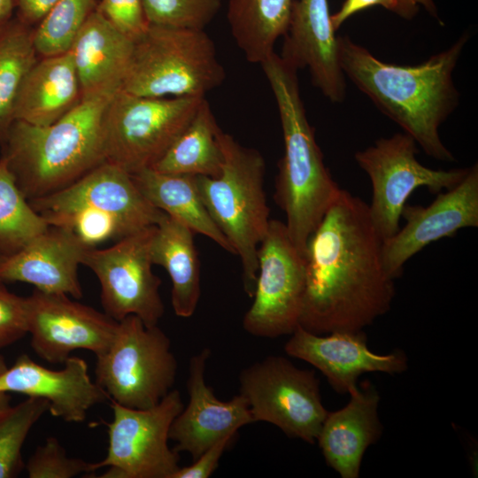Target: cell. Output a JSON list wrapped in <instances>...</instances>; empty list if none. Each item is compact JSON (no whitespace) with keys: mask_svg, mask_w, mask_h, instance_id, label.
<instances>
[{"mask_svg":"<svg viewBox=\"0 0 478 478\" xmlns=\"http://www.w3.org/2000/svg\"><path fill=\"white\" fill-rule=\"evenodd\" d=\"M382 243L368 204L341 189L305 247L299 326L318 335L356 332L385 314L395 287Z\"/></svg>","mask_w":478,"mask_h":478,"instance_id":"1","label":"cell"},{"mask_svg":"<svg viewBox=\"0 0 478 478\" xmlns=\"http://www.w3.org/2000/svg\"><path fill=\"white\" fill-rule=\"evenodd\" d=\"M467 40V35H462L420 65L399 66L382 61L348 36H340L338 58L344 76L427 155L453 162L439 127L459 103L452 73Z\"/></svg>","mask_w":478,"mask_h":478,"instance_id":"2","label":"cell"},{"mask_svg":"<svg viewBox=\"0 0 478 478\" xmlns=\"http://www.w3.org/2000/svg\"><path fill=\"white\" fill-rule=\"evenodd\" d=\"M274 94L284 141L274 198L290 240L304 254L309 236L342 189L324 164L300 95L297 70L272 53L260 64Z\"/></svg>","mask_w":478,"mask_h":478,"instance_id":"3","label":"cell"},{"mask_svg":"<svg viewBox=\"0 0 478 478\" xmlns=\"http://www.w3.org/2000/svg\"><path fill=\"white\" fill-rule=\"evenodd\" d=\"M112 96L82 98L50 125L13 121L0 142L1 157L28 201L63 189L105 161L102 119Z\"/></svg>","mask_w":478,"mask_h":478,"instance_id":"4","label":"cell"},{"mask_svg":"<svg viewBox=\"0 0 478 478\" xmlns=\"http://www.w3.org/2000/svg\"><path fill=\"white\" fill-rule=\"evenodd\" d=\"M223 154L218 177L195 175L202 201L241 260L245 293L252 297L258 274V249L270 222L262 154L220 129Z\"/></svg>","mask_w":478,"mask_h":478,"instance_id":"5","label":"cell"},{"mask_svg":"<svg viewBox=\"0 0 478 478\" xmlns=\"http://www.w3.org/2000/svg\"><path fill=\"white\" fill-rule=\"evenodd\" d=\"M226 78L204 29L149 25L134 42L121 90L143 96H205Z\"/></svg>","mask_w":478,"mask_h":478,"instance_id":"6","label":"cell"},{"mask_svg":"<svg viewBox=\"0 0 478 478\" xmlns=\"http://www.w3.org/2000/svg\"><path fill=\"white\" fill-rule=\"evenodd\" d=\"M204 98L151 97L119 90L102 119L104 160L129 173L152 167L188 127Z\"/></svg>","mask_w":478,"mask_h":478,"instance_id":"7","label":"cell"},{"mask_svg":"<svg viewBox=\"0 0 478 478\" xmlns=\"http://www.w3.org/2000/svg\"><path fill=\"white\" fill-rule=\"evenodd\" d=\"M96 358L95 382L111 401L127 407L155 406L175 382L178 364L169 337L135 315L118 321L109 346Z\"/></svg>","mask_w":478,"mask_h":478,"instance_id":"8","label":"cell"},{"mask_svg":"<svg viewBox=\"0 0 478 478\" xmlns=\"http://www.w3.org/2000/svg\"><path fill=\"white\" fill-rule=\"evenodd\" d=\"M239 382L253 422H268L289 437L315 443L328 412L314 371L268 356L242 370Z\"/></svg>","mask_w":478,"mask_h":478,"instance_id":"9","label":"cell"},{"mask_svg":"<svg viewBox=\"0 0 478 478\" xmlns=\"http://www.w3.org/2000/svg\"><path fill=\"white\" fill-rule=\"evenodd\" d=\"M112 420L106 422L108 449L104 459L92 463L101 478H173L179 469V453L168 446L169 431L183 409L180 392L170 390L148 409H135L112 401Z\"/></svg>","mask_w":478,"mask_h":478,"instance_id":"10","label":"cell"},{"mask_svg":"<svg viewBox=\"0 0 478 478\" xmlns=\"http://www.w3.org/2000/svg\"><path fill=\"white\" fill-rule=\"evenodd\" d=\"M416 145L412 136L397 133L354 156L370 178L373 194L368 210L383 241L399 230L403 208L414 190L425 187L438 194L456 186L468 172L469 167L442 170L421 165L415 157Z\"/></svg>","mask_w":478,"mask_h":478,"instance_id":"11","label":"cell"},{"mask_svg":"<svg viewBox=\"0 0 478 478\" xmlns=\"http://www.w3.org/2000/svg\"><path fill=\"white\" fill-rule=\"evenodd\" d=\"M305 284L304 254L285 223L271 220L258 249L253 302L243 320L245 331L266 338L291 335L299 325Z\"/></svg>","mask_w":478,"mask_h":478,"instance_id":"12","label":"cell"},{"mask_svg":"<svg viewBox=\"0 0 478 478\" xmlns=\"http://www.w3.org/2000/svg\"><path fill=\"white\" fill-rule=\"evenodd\" d=\"M155 226L145 227L104 249L87 250L82 265L96 276L104 312L120 321L129 315L156 326L165 307L161 280L152 271L150 243Z\"/></svg>","mask_w":478,"mask_h":478,"instance_id":"13","label":"cell"},{"mask_svg":"<svg viewBox=\"0 0 478 478\" xmlns=\"http://www.w3.org/2000/svg\"><path fill=\"white\" fill-rule=\"evenodd\" d=\"M28 334L35 354L50 364H64L77 350L95 356L109 346L118 321L64 294L35 289L27 297Z\"/></svg>","mask_w":478,"mask_h":478,"instance_id":"14","label":"cell"},{"mask_svg":"<svg viewBox=\"0 0 478 478\" xmlns=\"http://www.w3.org/2000/svg\"><path fill=\"white\" fill-rule=\"evenodd\" d=\"M401 217L405 225L383 241L382 259L392 279L401 276L404 265L429 243L453 237L465 227H478V166L469 167L453 188L437 194L428 206L405 204Z\"/></svg>","mask_w":478,"mask_h":478,"instance_id":"15","label":"cell"},{"mask_svg":"<svg viewBox=\"0 0 478 478\" xmlns=\"http://www.w3.org/2000/svg\"><path fill=\"white\" fill-rule=\"evenodd\" d=\"M28 202L40 215L72 209L102 213L131 234L157 225L166 214L144 197L131 173L106 161L63 189Z\"/></svg>","mask_w":478,"mask_h":478,"instance_id":"16","label":"cell"},{"mask_svg":"<svg viewBox=\"0 0 478 478\" xmlns=\"http://www.w3.org/2000/svg\"><path fill=\"white\" fill-rule=\"evenodd\" d=\"M366 335L360 331H335L326 335L297 326L284 345L285 352L319 369L338 393L349 392L359 375L369 372L400 374L407 368L406 355L401 350L389 354L370 351Z\"/></svg>","mask_w":478,"mask_h":478,"instance_id":"17","label":"cell"},{"mask_svg":"<svg viewBox=\"0 0 478 478\" xmlns=\"http://www.w3.org/2000/svg\"><path fill=\"white\" fill-rule=\"evenodd\" d=\"M211 355L208 348L190 358L187 389L189 403L173 420L169 439L176 443L178 453L185 451L195 460L220 439L253 422L243 395L220 401L205 382V366Z\"/></svg>","mask_w":478,"mask_h":478,"instance_id":"18","label":"cell"},{"mask_svg":"<svg viewBox=\"0 0 478 478\" xmlns=\"http://www.w3.org/2000/svg\"><path fill=\"white\" fill-rule=\"evenodd\" d=\"M63 365L60 370H52L22 354L0 373V392L45 399L52 416L81 422L93 406L108 397L90 377L83 358L70 356Z\"/></svg>","mask_w":478,"mask_h":478,"instance_id":"19","label":"cell"},{"mask_svg":"<svg viewBox=\"0 0 478 478\" xmlns=\"http://www.w3.org/2000/svg\"><path fill=\"white\" fill-rule=\"evenodd\" d=\"M281 54L287 63L307 68L313 85L333 103L346 96L328 0H293Z\"/></svg>","mask_w":478,"mask_h":478,"instance_id":"20","label":"cell"},{"mask_svg":"<svg viewBox=\"0 0 478 478\" xmlns=\"http://www.w3.org/2000/svg\"><path fill=\"white\" fill-rule=\"evenodd\" d=\"M88 249L69 230L49 225L24 248L2 260L0 282L29 283L44 293L79 299L83 293L78 267Z\"/></svg>","mask_w":478,"mask_h":478,"instance_id":"21","label":"cell"},{"mask_svg":"<svg viewBox=\"0 0 478 478\" xmlns=\"http://www.w3.org/2000/svg\"><path fill=\"white\" fill-rule=\"evenodd\" d=\"M348 393L351 398L344 407L328 412L317 441L330 467L343 478H357L366 450L382 433L377 412L380 396L368 381Z\"/></svg>","mask_w":478,"mask_h":478,"instance_id":"22","label":"cell"},{"mask_svg":"<svg viewBox=\"0 0 478 478\" xmlns=\"http://www.w3.org/2000/svg\"><path fill=\"white\" fill-rule=\"evenodd\" d=\"M133 50L134 41L92 12L70 50L82 98L112 96L120 90Z\"/></svg>","mask_w":478,"mask_h":478,"instance_id":"23","label":"cell"},{"mask_svg":"<svg viewBox=\"0 0 478 478\" xmlns=\"http://www.w3.org/2000/svg\"><path fill=\"white\" fill-rule=\"evenodd\" d=\"M81 99V84L70 50L41 58L22 84L14 119L35 126L50 125L72 111Z\"/></svg>","mask_w":478,"mask_h":478,"instance_id":"24","label":"cell"},{"mask_svg":"<svg viewBox=\"0 0 478 478\" xmlns=\"http://www.w3.org/2000/svg\"><path fill=\"white\" fill-rule=\"evenodd\" d=\"M194 232L165 214L155 226L150 243L153 265L165 268L172 281L171 302L174 313L191 317L200 298V265Z\"/></svg>","mask_w":478,"mask_h":478,"instance_id":"25","label":"cell"},{"mask_svg":"<svg viewBox=\"0 0 478 478\" xmlns=\"http://www.w3.org/2000/svg\"><path fill=\"white\" fill-rule=\"evenodd\" d=\"M131 175L139 190L155 208L235 254L204 206L195 175L165 173L151 167Z\"/></svg>","mask_w":478,"mask_h":478,"instance_id":"26","label":"cell"},{"mask_svg":"<svg viewBox=\"0 0 478 478\" xmlns=\"http://www.w3.org/2000/svg\"><path fill=\"white\" fill-rule=\"evenodd\" d=\"M293 0H230L231 35L246 60L263 63L287 31Z\"/></svg>","mask_w":478,"mask_h":478,"instance_id":"27","label":"cell"},{"mask_svg":"<svg viewBox=\"0 0 478 478\" xmlns=\"http://www.w3.org/2000/svg\"><path fill=\"white\" fill-rule=\"evenodd\" d=\"M220 129L204 98L188 127L151 168L171 174L218 177L223 164Z\"/></svg>","mask_w":478,"mask_h":478,"instance_id":"28","label":"cell"},{"mask_svg":"<svg viewBox=\"0 0 478 478\" xmlns=\"http://www.w3.org/2000/svg\"><path fill=\"white\" fill-rule=\"evenodd\" d=\"M38 59L31 26L17 17L0 27V142L15 120L19 93Z\"/></svg>","mask_w":478,"mask_h":478,"instance_id":"29","label":"cell"},{"mask_svg":"<svg viewBox=\"0 0 478 478\" xmlns=\"http://www.w3.org/2000/svg\"><path fill=\"white\" fill-rule=\"evenodd\" d=\"M48 227L19 189L0 157V256L15 254Z\"/></svg>","mask_w":478,"mask_h":478,"instance_id":"30","label":"cell"},{"mask_svg":"<svg viewBox=\"0 0 478 478\" xmlns=\"http://www.w3.org/2000/svg\"><path fill=\"white\" fill-rule=\"evenodd\" d=\"M96 4V0H58L34 28L38 56L45 58L68 52Z\"/></svg>","mask_w":478,"mask_h":478,"instance_id":"31","label":"cell"},{"mask_svg":"<svg viewBox=\"0 0 478 478\" xmlns=\"http://www.w3.org/2000/svg\"><path fill=\"white\" fill-rule=\"evenodd\" d=\"M49 410L42 398L27 397L0 415V478H11L23 466L21 449L34 425Z\"/></svg>","mask_w":478,"mask_h":478,"instance_id":"32","label":"cell"},{"mask_svg":"<svg viewBox=\"0 0 478 478\" xmlns=\"http://www.w3.org/2000/svg\"><path fill=\"white\" fill-rule=\"evenodd\" d=\"M150 25L204 29L216 17L221 0H143Z\"/></svg>","mask_w":478,"mask_h":478,"instance_id":"33","label":"cell"},{"mask_svg":"<svg viewBox=\"0 0 478 478\" xmlns=\"http://www.w3.org/2000/svg\"><path fill=\"white\" fill-rule=\"evenodd\" d=\"M26 469L29 478H73L92 474V463L69 457L59 441L50 436L38 445L28 459Z\"/></svg>","mask_w":478,"mask_h":478,"instance_id":"34","label":"cell"},{"mask_svg":"<svg viewBox=\"0 0 478 478\" xmlns=\"http://www.w3.org/2000/svg\"><path fill=\"white\" fill-rule=\"evenodd\" d=\"M96 11L134 42L145 33L150 25L143 0H100Z\"/></svg>","mask_w":478,"mask_h":478,"instance_id":"35","label":"cell"},{"mask_svg":"<svg viewBox=\"0 0 478 478\" xmlns=\"http://www.w3.org/2000/svg\"><path fill=\"white\" fill-rule=\"evenodd\" d=\"M28 334L27 297L10 292L0 282V349Z\"/></svg>","mask_w":478,"mask_h":478,"instance_id":"36","label":"cell"},{"mask_svg":"<svg viewBox=\"0 0 478 478\" xmlns=\"http://www.w3.org/2000/svg\"><path fill=\"white\" fill-rule=\"evenodd\" d=\"M375 5L407 19H412L419 9V4L414 0H345L339 10L331 15L334 29H339L353 14Z\"/></svg>","mask_w":478,"mask_h":478,"instance_id":"37","label":"cell"},{"mask_svg":"<svg viewBox=\"0 0 478 478\" xmlns=\"http://www.w3.org/2000/svg\"><path fill=\"white\" fill-rule=\"evenodd\" d=\"M236 434H230L217 441L191 465L179 467L173 478H207L216 470L224 451L230 445Z\"/></svg>","mask_w":478,"mask_h":478,"instance_id":"38","label":"cell"},{"mask_svg":"<svg viewBox=\"0 0 478 478\" xmlns=\"http://www.w3.org/2000/svg\"><path fill=\"white\" fill-rule=\"evenodd\" d=\"M58 0H17L18 18L32 27L39 23Z\"/></svg>","mask_w":478,"mask_h":478,"instance_id":"39","label":"cell"},{"mask_svg":"<svg viewBox=\"0 0 478 478\" xmlns=\"http://www.w3.org/2000/svg\"><path fill=\"white\" fill-rule=\"evenodd\" d=\"M16 5L17 0H0V27L12 19Z\"/></svg>","mask_w":478,"mask_h":478,"instance_id":"40","label":"cell"},{"mask_svg":"<svg viewBox=\"0 0 478 478\" xmlns=\"http://www.w3.org/2000/svg\"><path fill=\"white\" fill-rule=\"evenodd\" d=\"M11 397L9 393L0 392V415L11 406Z\"/></svg>","mask_w":478,"mask_h":478,"instance_id":"41","label":"cell"},{"mask_svg":"<svg viewBox=\"0 0 478 478\" xmlns=\"http://www.w3.org/2000/svg\"><path fill=\"white\" fill-rule=\"evenodd\" d=\"M418 4L423 5L433 16L437 17L436 9L433 0H414Z\"/></svg>","mask_w":478,"mask_h":478,"instance_id":"42","label":"cell"},{"mask_svg":"<svg viewBox=\"0 0 478 478\" xmlns=\"http://www.w3.org/2000/svg\"><path fill=\"white\" fill-rule=\"evenodd\" d=\"M7 367L4 358L0 356V373H2Z\"/></svg>","mask_w":478,"mask_h":478,"instance_id":"43","label":"cell"},{"mask_svg":"<svg viewBox=\"0 0 478 478\" xmlns=\"http://www.w3.org/2000/svg\"><path fill=\"white\" fill-rule=\"evenodd\" d=\"M4 258V257H2L0 256V263L2 262V260Z\"/></svg>","mask_w":478,"mask_h":478,"instance_id":"44","label":"cell"}]
</instances>
